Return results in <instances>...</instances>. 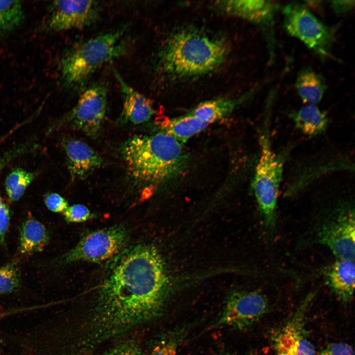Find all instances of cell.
<instances>
[{"mask_svg":"<svg viewBox=\"0 0 355 355\" xmlns=\"http://www.w3.org/2000/svg\"><path fill=\"white\" fill-rule=\"evenodd\" d=\"M113 258L99 290L93 319L103 334L161 316L172 292L165 262L154 247L132 246Z\"/></svg>","mask_w":355,"mask_h":355,"instance_id":"cell-1","label":"cell"},{"mask_svg":"<svg viewBox=\"0 0 355 355\" xmlns=\"http://www.w3.org/2000/svg\"><path fill=\"white\" fill-rule=\"evenodd\" d=\"M120 152L131 183L144 190L178 176L186 162L182 143L164 130L134 136L122 144Z\"/></svg>","mask_w":355,"mask_h":355,"instance_id":"cell-2","label":"cell"},{"mask_svg":"<svg viewBox=\"0 0 355 355\" xmlns=\"http://www.w3.org/2000/svg\"><path fill=\"white\" fill-rule=\"evenodd\" d=\"M229 51L220 38L194 30L174 33L166 41L157 55L159 70L175 78L197 76L219 67Z\"/></svg>","mask_w":355,"mask_h":355,"instance_id":"cell-3","label":"cell"},{"mask_svg":"<svg viewBox=\"0 0 355 355\" xmlns=\"http://www.w3.org/2000/svg\"><path fill=\"white\" fill-rule=\"evenodd\" d=\"M127 26L76 44L63 56L60 73L64 85L70 88L83 86L105 64L126 55Z\"/></svg>","mask_w":355,"mask_h":355,"instance_id":"cell-4","label":"cell"},{"mask_svg":"<svg viewBox=\"0 0 355 355\" xmlns=\"http://www.w3.org/2000/svg\"><path fill=\"white\" fill-rule=\"evenodd\" d=\"M260 154L255 167L252 187L265 225H276L278 198L284 164L271 146L269 130L264 127L259 138Z\"/></svg>","mask_w":355,"mask_h":355,"instance_id":"cell-5","label":"cell"},{"mask_svg":"<svg viewBox=\"0 0 355 355\" xmlns=\"http://www.w3.org/2000/svg\"><path fill=\"white\" fill-rule=\"evenodd\" d=\"M284 26L287 34L301 41L323 58H332V29L316 17L305 4L292 2L283 9Z\"/></svg>","mask_w":355,"mask_h":355,"instance_id":"cell-6","label":"cell"},{"mask_svg":"<svg viewBox=\"0 0 355 355\" xmlns=\"http://www.w3.org/2000/svg\"><path fill=\"white\" fill-rule=\"evenodd\" d=\"M355 221L354 208L340 206L317 228L316 242L329 248L337 259L355 260Z\"/></svg>","mask_w":355,"mask_h":355,"instance_id":"cell-7","label":"cell"},{"mask_svg":"<svg viewBox=\"0 0 355 355\" xmlns=\"http://www.w3.org/2000/svg\"><path fill=\"white\" fill-rule=\"evenodd\" d=\"M108 86L98 82L87 87L75 106L61 121L71 128L96 138L104 122L107 108Z\"/></svg>","mask_w":355,"mask_h":355,"instance_id":"cell-8","label":"cell"},{"mask_svg":"<svg viewBox=\"0 0 355 355\" xmlns=\"http://www.w3.org/2000/svg\"><path fill=\"white\" fill-rule=\"evenodd\" d=\"M127 238L126 229L121 225L94 231L64 255L63 262L98 263L114 258L124 248Z\"/></svg>","mask_w":355,"mask_h":355,"instance_id":"cell-9","label":"cell"},{"mask_svg":"<svg viewBox=\"0 0 355 355\" xmlns=\"http://www.w3.org/2000/svg\"><path fill=\"white\" fill-rule=\"evenodd\" d=\"M270 309L267 297L257 291H235L227 296L213 327L242 330L263 317Z\"/></svg>","mask_w":355,"mask_h":355,"instance_id":"cell-10","label":"cell"},{"mask_svg":"<svg viewBox=\"0 0 355 355\" xmlns=\"http://www.w3.org/2000/svg\"><path fill=\"white\" fill-rule=\"evenodd\" d=\"M100 6L94 0H54L50 4L43 28L60 32L89 27L98 20Z\"/></svg>","mask_w":355,"mask_h":355,"instance_id":"cell-11","label":"cell"},{"mask_svg":"<svg viewBox=\"0 0 355 355\" xmlns=\"http://www.w3.org/2000/svg\"><path fill=\"white\" fill-rule=\"evenodd\" d=\"M314 296L308 295L275 334L273 345L277 355H317L305 328L307 311Z\"/></svg>","mask_w":355,"mask_h":355,"instance_id":"cell-12","label":"cell"},{"mask_svg":"<svg viewBox=\"0 0 355 355\" xmlns=\"http://www.w3.org/2000/svg\"><path fill=\"white\" fill-rule=\"evenodd\" d=\"M226 11L259 26L264 31L270 54L274 49V26L279 4L271 0H239L221 2Z\"/></svg>","mask_w":355,"mask_h":355,"instance_id":"cell-13","label":"cell"},{"mask_svg":"<svg viewBox=\"0 0 355 355\" xmlns=\"http://www.w3.org/2000/svg\"><path fill=\"white\" fill-rule=\"evenodd\" d=\"M68 169L72 179H84L103 163L102 157L87 143L76 139L64 142Z\"/></svg>","mask_w":355,"mask_h":355,"instance_id":"cell-14","label":"cell"},{"mask_svg":"<svg viewBox=\"0 0 355 355\" xmlns=\"http://www.w3.org/2000/svg\"><path fill=\"white\" fill-rule=\"evenodd\" d=\"M113 71L123 98L121 120L135 124L148 121L154 113L150 101L127 83L118 71Z\"/></svg>","mask_w":355,"mask_h":355,"instance_id":"cell-15","label":"cell"},{"mask_svg":"<svg viewBox=\"0 0 355 355\" xmlns=\"http://www.w3.org/2000/svg\"><path fill=\"white\" fill-rule=\"evenodd\" d=\"M327 286L341 301L352 300L355 289V260L337 259L324 273Z\"/></svg>","mask_w":355,"mask_h":355,"instance_id":"cell-16","label":"cell"},{"mask_svg":"<svg viewBox=\"0 0 355 355\" xmlns=\"http://www.w3.org/2000/svg\"><path fill=\"white\" fill-rule=\"evenodd\" d=\"M289 114L295 127L307 136L323 133L328 125L326 113L316 105L306 104Z\"/></svg>","mask_w":355,"mask_h":355,"instance_id":"cell-17","label":"cell"},{"mask_svg":"<svg viewBox=\"0 0 355 355\" xmlns=\"http://www.w3.org/2000/svg\"><path fill=\"white\" fill-rule=\"evenodd\" d=\"M19 237V251L24 255L41 251L49 239L44 224L32 216L28 217L22 223Z\"/></svg>","mask_w":355,"mask_h":355,"instance_id":"cell-18","label":"cell"},{"mask_svg":"<svg viewBox=\"0 0 355 355\" xmlns=\"http://www.w3.org/2000/svg\"><path fill=\"white\" fill-rule=\"evenodd\" d=\"M295 88L301 99L306 104L316 105L322 99L327 89L323 76L311 68H304L298 73Z\"/></svg>","mask_w":355,"mask_h":355,"instance_id":"cell-19","label":"cell"},{"mask_svg":"<svg viewBox=\"0 0 355 355\" xmlns=\"http://www.w3.org/2000/svg\"><path fill=\"white\" fill-rule=\"evenodd\" d=\"M237 104V101L232 100H212L200 103L189 113L209 126L229 114Z\"/></svg>","mask_w":355,"mask_h":355,"instance_id":"cell-20","label":"cell"},{"mask_svg":"<svg viewBox=\"0 0 355 355\" xmlns=\"http://www.w3.org/2000/svg\"><path fill=\"white\" fill-rule=\"evenodd\" d=\"M208 126L189 112L170 119L166 122L163 129L182 143Z\"/></svg>","mask_w":355,"mask_h":355,"instance_id":"cell-21","label":"cell"},{"mask_svg":"<svg viewBox=\"0 0 355 355\" xmlns=\"http://www.w3.org/2000/svg\"><path fill=\"white\" fill-rule=\"evenodd\" d=\"M24 16L21 1L0 0V37L19 27Z\"/></svg>","mask_w":355,"mask_h":355,"instance_id":"cell-22","label":"cell"},{"mask_svg":"<svg viewBox=\"0 0 355 355\" xmlns=\"http://www.w3.org/2000/svg\"><path fill=\"white\" fill-rule=\"evenodd\" d=\"M35 178V174L18 168L12 170L5 180L4 186L8 199L17 201L24 194Z\"/></svg>","mask_w":355,"mask_h":355,"instance_id":"cell-23","label":"cell"},{"mask_svg":"<svg viewBox=\"0 0 355 355\" xmlns=\"http://www.w3.org/2000/svg\"><path fill=\"white\" fill-rule=\"evenodd\" d=\"M189 329L185 325L166 333L154 345L149 355H179L178 347Z\"/></svg>","mask_w":355,"mask_h":355,"instance_id":"cell-24","label":"cell"},{"mask_svg":"<svg viewBox=\"0 0 355 355\" xmlns=\"http://www.w3.org/2000/svg\"><path fill=\"white\" fill-rule=\"evenodd\" d=\"M20 282V272L16 264L10 263L0 267V295L16 292Z\"/></svg>","mask_w":355,"mask_h":355,"instance_id":"cell-25","label":"cell"},{"mask_svg":"<svg viewBox=\"0 0 355 355\" xmlns=\"http://www.w3.org/2000/svg\"><path fill=\"white\" fill-rule=\"evenodd\" d=\"M63 213L65 220L70 222H82L87 221L91 217L89 209L81 204L68 206Z\"/></svg>","mask_w":355,"mask_h":355,"instance_id":"cell-26","label":"cell"},{"mask_svg":"<svg viewBox=\"0 0 355 355\" xmlns=\"http://www.w3.org/2000/svg\"><path fill=\"white\" fill-rule=\"evenodd\" d=\"M44 202L47 208L54 213H63L69 206L66 200L57 193L47 194Z\"/></svg>","mask_w":355,"mask_h":355,"instance_id":"cell-27","label":"cell"},{"mask_svg":"<svg viewBox=\"0 0 355 355\" xmlns=\"http://www.w3.org/2000/svg\"><path fill=\"white\" fill-rule=\"evenodd\" d=\"M318 355H354V352L349 344L336 342L329 344Z\"/></svg>","mask_w":355,"mask_h":355,"instance_id":"cell-28","label":"cell"},{"mask_svg":"<svg viewBox=\"0 0 355 355\" xmlns=\"http://www.w3.org/2000/svg\"><path fill=\"white\" fill-rule=\"evenodd\" d=\"M10 221V209L7 205L3 203L0 209V245L4 241Z\"/></svg>","mask_w":355,"mask_h":355,"instance_id":"cell-29","label":"cell"},{"mask_svg":"<svg viewBox=\"0 0 355 355\" xmlns=\"http://www.w3.org/2000/svg\"><path fill=\"white\" fill-rule=\"evenodd\" d=\"M105 355H142L139 348L134 343H124L108 351Z\"/></svg>","mask_w":355,"mask_h":355,"instance_id":"cell-30","label":"cell"},{"mask_svg":"<svg viewBox=\"0 0 355 355\" xmlns=\"http://www.w3.org/2000/svg\"><path fill=\"white\" fill-rule=\"evenodd\" d=\"M354 0H333L331 7L337 14H342L351 10L354 6Z\"/></svg>","mask_w":355,"mask_h":355,"instance_id":"cell-31","label":"cell"},{"mask_svg":"<svg viewBox=\"0 0 355 355\" xmlns=\"http://www.w3.org/2000/svg\"><path fill=\"white\" fill-rule=\"evenodd\" d=\"M9 158H11V156L9 154H8L7 156H4L3 158H2L0 160V174L2 171V168L5 166V164L6 162L8 160ZM3 204V202H2L1 197L0 196V209L2 206V205Z\"/></svg>","mask_w":355,"mask_h":355,"instance_id":"cell-32","label":"cell"},{"mask_svg":"<svg viewBox=\"0 0 355 355\" xmlns=\"http://www.w3.org/2000/svg\"><path fill=\"white\" fill-rule=\"evenodd\" d=\"M222 355H238V354H231V353H225L224 354H222Z\"/></svg>","mask_w":355,"mask_h":355,"instance_id":"cell-33","label":"cell"}]
</instances>
